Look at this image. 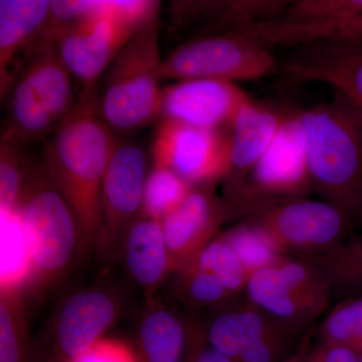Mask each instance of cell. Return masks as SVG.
Listing matches in <instances>:
<instances>
[{
  "mask_svg": "<svg viewBox=\"0 0 362 362\" xmlns=\"http://www.w3.org/2000/svg\"><path fill=\"white\" fill-rule=\"evenodd\" d=\"M311 332L305 334L299 345L282 362H304L311 345Z\"/></svg>",
  "mask_w": 362,
  "mask_h": 362,
  "instance_id": "36",
  "label": "cell"
},
{
  "mask_svg": "<svg viewBox=\"0 0 362 362\" xmlns=\"http://www.w3.org/2000/svg\"><path fill=\"white\" fill-rule=\"evenodd\" d=\"M49 0H0V104L8 94L21 52L30 54L49 25Z\"/></svg>",
  "mask_w": 362,
  "mask_h": 362,
  "instance_id": "17",
  "label": "cell"
},
{
  "mask_svg": "<svg viewBox=\"0 0 362 362\" xmlns=\"http://www.w3.org/2000/svg\"><path fill=\"white\" fill-rule=\"evenodd\" d=\"M216 187H194L182 204L161 221L173 275L192 265L220 235L226 221L242 216L233 202L218 197Z\"/></svg>",
  "mask_w": 362,
  "mask_h": 362,
  "instance_id": "11",
  "label": "cell"
},
{
  "mask_svg": "<svg viewBox=\"0 0 362 362\" xmlns=\"http://www.w3.org/2000/svg\"><path fill=\"white\" fill-rule=\"evenodd\" d=\"M280 71L296 84L330 86L362 113V44L319 42L300 45Z\"/></svg>",
  "mask_w": 362,
  "mask_h": 362,
  "instance_id": "14",
  "label": "cell"
},
{
  "mask_svg": "<svg viewBox=\"0 0 362 362\" xmlns=\"http://www.w3.org/2000/svg\"><path fill=\"white\" fill-rule=\"evenodd\" d=\"M25 187L20 142L0 134V218H7L18 206Z\"/></svg>",
  "mask_w": 362,
  "mask_h": 362,
  "instance_id": "31",
  "label": "cell"
},
{
  "mask_svg": "<svg viewBox=\"0 0 362 362\" xmlns=\"http://www.w3.org/2000/svg\"><path fill=\"white\" fill-rule=\"evenodd\" d=\"M115 299L103 290H82L59 307L52 324V349L59 362H70L103 339L117 317Z\"/></svg>",
  "mask_w": 362,
  "mask_h": 362,
  "instance_id": "16",
  "label": "cell"
},
{
  "mask_svg": "<svg viewBox=\"0 0 362 362\" xmlns=\"http://www.w3.org/2000/svg\"><path fill=\"white\" fill-rule=\"evenodd\" d=\"M189 266L209 272L235 296L245 293L251 277L230 245L221 237V233L202 250Z\"/></svg>",
  "mask_w": 362,
  "mask_h": 362,
  "instance_id": "29",
  "label": "cell"
},
{
  "mask_svg": "<svg viewBox=\"0 0 362 362\" xmlns=\"http://www.w3.org/2000/svg\"><path fill=\"white\" fill-rule=\"evenodd\" d=\"M265 37L269 44L284 47L319 42L362 44V13L325 21L278 18L266 26Z\"/></svg>",
  "mask_w": 362,
  "mask_h": 362,
  "instance_id": "23",
  "label": "cell"
},
{
  "mask_svg": "<svg viewBox=\"0 0 362 362\" xmlns=\"http://www.w3.org/2000/svg\"><path fill=\"white\" fill-rule=\"evenodd\" d=\"M192 188L170 169L153 164L145 180L140 216L161 221L182 204Z\"/></svg>",
  "mask_w": 362,
  "mask_h": 362,
  "instance_id": "25",
  "label": "cell"
},
{
  "mask_svg": "<svg viewBox=\"0 0 362 362\" xmlns=\"http://www.w3.org/2000/svg\"><path fill=\"white\" fill-rule=\"evenodd\" d=\"M71 76L45 28L9 90L4 134L18 142L37 140L61 125L74 108Z\"/></svg>",
  "mask_w": 362,
  "mask_h": 362,
  "instance_id": "4",
  "label": "cell"
},
{
  "mask_svg": "<svg viewBox=\"0 0 362 362\" xmlns=\"http://www.w3.org/2000/svg\"><path fill=\"white\" fill-rule=\"evenodd\" d=\"M147 157L134 143L117 142L102 185L103 247L115 251L132 221L141 214Z\"/></svg>",
  "mask_w": 362,
  "mask_h": 362,
  "instance_id": "12",
  "label": "cell"
},
{
  "mask_svg": "<svg viewBox=\"0 0 362 362\" xmlns=\"http://www.w3.org/2000/svg\"><path fill=\"white\" fill-rule=\"evenodd\" d=\"M310 258L329 284L332 297L362 296V232L351 235L332 251Z\"/></svg>",
  "mask_w": 362,
  "mask_h": 362,
  "instance_id": "24",
  "label": "cell"
},
{
  "mask_svg": "<svg viewBox=\"0 0 362 362\" xmlns=\"http://www.w3.org/2000/svg\"><path fill=\"white\" fill-rule=\"evenodd\" d=\"M249 221L288 256H321L343 244L354 228L339 207L306 197L272 202Z\"/></svg>",
  "mask_w": 362,
  "mask_h": 362,
  "instance_id": "7",
  "label": "cell"
},
{
  "mask_svg": "<svg viewBox=\"0 0 362 362\" xmlns=\"http://www.w3.org/2000/svg\"><path fill=\"white\" fill-rule=\"evenodd\" d=\"M318 338L362 352V296L338 302L318 328Z\"/></svg>",
  "mask_w": 362,
  "mask_h": 362,
  "instance_id": "30",
  "label": "cell"
},
{
  "mask_svg": "<svg viewBox=\"0 0 362 362\" xmlns=\"http://www.w3.org/2000/svg\"><path fill=\"white\" fill-rule=\"evenodd\" d=\"M312 188L349 214L362 183V113L333 90L329 101L299 110Z\"/></svg>",
  "mask_w": 362,
  "mask_h": 362,
  "instance_id": "2",
  "label": "cell"
},
{
  "mask_svg": "<svg viewBox=\"0 0 362 362\" xmlns=\"http://www.w3.org/2000/svg\"><path fill=\"white\" fill-rule=\"evenodd\" d=\"M249 100L235 83L214 78L180 81L162 88L161 117L204 129H230Z\"/></svg>",
  "mask_w": 362,
  "mask_h": 362,
  "instance_id": "13",
  "label": "cell"
},
{
  "mask_svg": "<svg viewBox=\"0 0 362 362\" xmlns=\"http://www.w3.org/2000/svg\"><path fill=\"white\" fill-rule=\"evenodd\" d=\"M153 164L192 187L223 182L230 163V131L204 129L162 118L152 144Z\"/></svg>",
  "mask_w": 362,
  "mask_h": 362,
  "instance_id": "10",
  "label": "cell"
},
{
  "mask_svg": "<svg viewBox=\"0 0 362 362\" xmlns=\"http://www.w3.org/2000/svg\"><path fill=\"white\" fill-rule=\"evenodd\" d=\"M128 272L148 295L173 275L161 221L139 216L128 226L122 243Z\"/></svg>",
  "mask_w": 362,
  "mask_h": 362,
  "instance_id": "20",
  "label": "cell"
},
{
  "mask_svg": "<svg viewBox=\"0 0 362 362\" xmlns=\"http://www.w3.org/2000/svg\"><path fill=\"white\" fill-rule=\"evenodd\" d=\"M175 276V291L181 301L195 309L213 312L237 299L209 272L189 266Z\"/></svg>",
  "mask_w": 362,
  "mask_h": 362,
  "instance_id": "28",
  "label": "cell"
},
{
  "mask_svg": "<svg viewBox=\"0 0 362 362\" xmlns=\"http://www.w3.org/2000/svg\"><path fill=\"white\" fill-rule=\"evenodd\" d=\"M187 323L163 304L152 302L138 326L136 352L141 362H183Z\"/></svg>",
  "mask_w": 362,
  "mask_h": 362,
  "instance_id": "22",
  "label": "cell"
},
{
  "mask_svg": "<svg viewBox=\"0 0 362 362\" xmlns=\"http://www.w3.org/2000/svg\"><path fill=\"white\" fill-rule=\"evenodd\" d=\"M70 362H141L137 352L118 340L101 339Z\"/></svg>",
  "mask_w": 362,
  "mask_h": 362,
  "instance_id": "33",
  "label": "cell"
},
{
  "mask_svg": "<svg viewBox=\"0 0 362 362\" xmlns=\"http://www.w3.org/2000/svg\"><path fill=\"white\" fill-rule=\"evenodd\" d=\"M159 23L157 16L145 23L108 68L98 109L112 129H140L161 116Z\"/></svg>",
  "mask_w": 362,
  "mask_h": 362,
  "instance_id": "5",
  "label": "cell"
},
{
  "mask_svg": "<svg viewBox=\"0 0 362 362\" xmlns=\"http://www.w3.org/2000/svg\"><path fill=\"white\" fill-rule=\"evenodd\" d=\"M289 1L230 0V1H178L173 4L176 25L202 23V35L230 33L245 26L278 18Z\"/></svg>",
  "mask_w": 362,
  "mask_h": 362,
  "instance_id": "19",
  "label": "cell"
},
{
  "mask_svg": "<svg viewBox=\"0 0 362 362\" xmlns=\"http://www.w3.org/2000/svg\"><path fill=\"white\" fill-rule=\"evenodd\" d=\"M117 142L93 93H84L45 151V176L73 211L83 247H103L102 185Z\"/></svg>",
  "mask_w": 362,
  "mask_h": 362,
  "instance_id": "1",
  "label": "cell"
},
{
  "mask_svg": "<svg viewBox=\"0 0 362 362\" xmlns=\"http://www.w3.org/2000/svg\"><path fill=\"white\" fill-rule=\"evenodd\" d=\"M204 327L209 344L230 359L237 358L267 333L279 328L246 298L240 297L213 312Z\"/></svg>",
  "mask_w": 362,
  "mask_h": 362,
  "instance_id": "21",
  "label": "cell"
},
{
  "mask_svg": "<svg viewBox=\"0 0 362 362\" xmlns=\"http://www.w3.org/2000/svg\"><path fill=\"white\" fill-rule=\"evenodd\" d=\"M159 1H96L77 23L47 30L71 75L93 93L119 52L145 23L160 13Z\"/></svg>",
  "mask_w": 362,
  "mask_h": 362,
  "instance_id": "3",
  "label": "cell"
},
{
  "mask_svg": "<svg viewBox=\"0 0 362 362\" xmlns=\"http://www.w3.org/2000/svg\"><path fill=\"white\" fill-rule=\"evenodd\" d=\"M358 362H362V352L361 354V356H359Z\"/></svg>",
  "mask_w": 362,
  "mask_h": 362,
  "instance_id": "38",
  "label": "cell"
},
{
  "mask_svg": "<svg viewBox=\"0 0 362 362\" xmlns=\"http://www.w3.org/2000/svg\"><path fill=\"white\" fill-rule=\"evenodd\" d=\"M187 339L183 362H233L216 351L206 337L204 323L189 321L187 323Z\"/></svg>",
  "mask_w": 362,
  "mask_h": 362,
  "instance_id": "34",
  "label": "cell"
},
{
  "mask_svg": "<svg viewBox=\"0 0 362 362\" xmlns=\"http://www.w3.org/2000/svg\"><path fill=\"white\" fill-rule=\"evenodd\" d=\"M289 333L275 328L243 352L233 362H282L293 351Z\"/></svg>",
  "mask_w": 362,
  "mask_h": 362,
  "instance_id": "32",
  "label": "cell"
},
{
  "mask_svg": "<svg viewBox=\"0 0 362 362\" xmlns=\"http://www.w3.org/2000/svg\"><path fill=\"white\" fill-rule=\"evenodd\" d=\"M0 362H33V344L18 297L0 285Z\"/></svg>",
  "mask_w": 362,
  "mask_h": 362,
  "instance_id": "26",
  "label": "cell"
},
{
  "mask_svg": "<svg viewBox=\"0 0 362 362\" xmlns=\"http://www.w3.org/2000/svg\"><path fill=\"white\" fill-rule=\"evenodd\" d=\"M288 109L250 98L230 126V163L223 180L225 197L235 201L256 164L269 148Z\"/></svg>",
  "mask_w": 362,
  "mask_h": 362,
  "instance_id": "15",
  "label": "cell"
},
{
  "mask_svg": "<svg viewBox=\"0 0 362 362\" xmlns=\"http://www.w3.org/2000/svg\"><path fill=\"white\" fill-rule=\"evenodd\" d=\"M349 216L354 226H362V183L357 190L351 207H350Z\"/></svg>",
  "mask_w": 362,
  "mask_h": 362,
  "instance_id": "37",
  "label": "cell"
},
{
  "mask_svg": "<svg viewBox=\"0 0 362 362\" xmlns=\"http://www.w3.org/2000/svg\"><path fill=\"white\" fill-rule=\"evenodd\" d=\"M312 192L299 110L288 109L277 134L233 204L244 216L272 202L305 197Z\"/></svg>",
  "mask_w": 362,
  "mask_h": 362,
  "instance_id": "8",
  "label": "cell"
},
{
  "mask_svg": "<svg viewBox=\"0 0 362 362\" xmlns=\"http://www.w3.org/2000/svg\"><path fill=\"white\" fill-rule=\"evenodd\" d=\"M361 354L356 350L325 340L310 345L304 362H358Z\"/></svg>",
  "mask_w": 362,
  "mask_h": 362,
  "instance_id": "35",
  "label": "cell"
},
{
  "mask_svg": "<svg viewBox=\"0 0 362 362\" xmlns=\"http://www.w3.org/2000/svg\"><path fill=\"white\" fill-rule=\"evenodd\" d=\"M18 206L21 232L33 270L42 276L63 271L80 245L77 221L70 206L49 180L32 187L25 182Z\"/></svg>",
  "mask_w": 362,
  "mask_h": 362,
  "instance_id": "9",
  "label": "cell"
},
{
  "mask_svg": "<svg viewBox=\"0 0 362 362\" xmlns=\"http://www.w3.org/2000/svg\"><path fill=\"white\" fill-rule=\"evenodd\" d=\"M245 295L272 322L294 337L324 312L285 283L275 266L252 274Z\"/></svg>",
  "mask_w": 362,
  "mask_h": 362,
  "instance_id": "18",
  "label": "cell"
},
{
  "mask_svg": "<svg viewBox=\"0 0 362 362\" xmlns=\"http://www.w3.org/2000/svg\"><path fill=\"white\" fill-rule=\"evenodd\" d=\"M280 70L270 47L240 32L202 35L162 59L161 80L257 81Z\"/></svg>",
  "mask_w": 362,
  "mask_h": 362,
  "instance_id": "6",
  "label": "cell"
},
{
  "mask_svg": "<svg viewBox=\"0 0 362 362\" xmlns=\"http://www.w3.org/2000/svg\"><path fill=\"white\" fill-rule=\"evenodd\" d=\"M221 237L230 245L251 276L256 272L277 265L288 257L249 220L221 233Z\"/></svg>",
  "mask_w": 362,
  "mask_h": 362,
  "instance_id": "27",
  "label": "cell"
}]
</instances>
